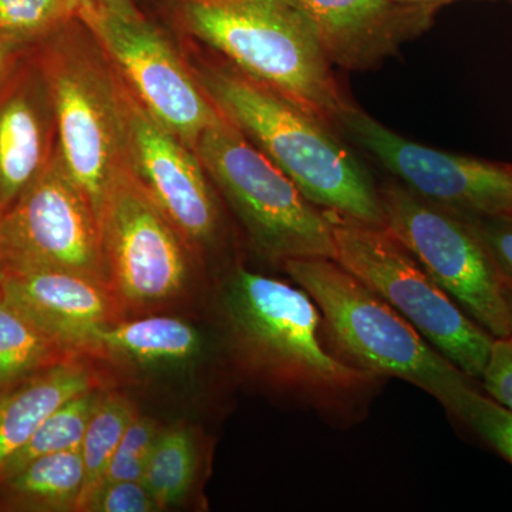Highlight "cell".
Here are the masks:
<instances>
[{
    "instance_id": "obj_1",
    "label": "cell",
    "mask_w": 512,
    "mask_h": 512,
    "mask_svg": "<svg viewBox=\"0 0 512 512\" xmlns=\"http://www.w3.org/2000/svg\"><path fill=\"white\" fill-rule=\"evenodd\" d=\"M225 343L238 369L329 416H352L383 377L328 348L318 306L302 288L235 268L222 284Z\"/></svg>"
},
{
    "instance_id": "obj_2",
    "label": "cell",
    "mask_w": 512,
    "mask_h": 512,
    "mask_svg": "<svg viewBox=\"0 0 512 512\" xmlns=\"http://www.w3.org/2000/svg\"><path fill=\"white\" fill-rule=\"evenodd\" d=\"M218 110L325 212L384 227L379 187L335 128L228 66L198 76Z\"/></svg>"
},
{
    "instance_id": "obj_3",
    "label": "cell",
    "mask_w": 512,
    "mask_h": 512,
    "mask_svg": "<svg viewBox=\"0 0 512 512\" xmlns=\"http://www.w3.org/2000/svg\"><path fill=\"white\" fill-rule=\"evenodd\" d=\"M286 274L308 293L339 355L380 377H399L457 420L478 392L471 377L431 346L402 313L333 259H291Z\"/></svg>"
},
{
    "instance_id": "obj_4",
    "label": "cell",
    "mask_w": 512,
    "mask_h": 512,
    "mask_svg": "<svg viewBox=\"0 0 512 512\" xmlns=\"http://www.w3.org/2000/svg\"><path fill=\"white\" fill-rule=\"evenodd\" d=\"M185 28L229 64L338 128L350 101L305 16L289 0H181Z\"/></svg>"
},
{
    "instance_id": "obj_5",
    "label": "cell",
    "mask_w": 512,
    "mask_h": 512,
    "mask_svg": "<svg viewBox=\"0 0 512 512\" xmlns=\"http://www.w3.org/2000/svg\"><path fill=\"white\" fill-rule=\"evenodd\" d=\"M42 42L37 59L52 94L57 150L99 217L110 185L130 168L124 83L80 16Z\"/></svg>"
},
{
    "instance_id": "obj_6",
    "label": "cell",
    "mask_w": 512,
    "mask_h": 512,
    "mask_svg": "<svg viewBox=\"0 0 512 512\" xmlns=\"http://www.w3.org/2000/svg\"><path fill=\"white\" fill-rule=\"evenodd\" d=\"M194 151L262 258L279 265L291 259L335 261L328 212L306 200L227 117L202 134Z\"/></svg>"
},
{
    "instance_id": "obj_7",
    "label": "cell",
    "mask_w": 512,
    "mask_h": 512,
    "mask_svg": "<svg viewBox=\"0 0 512 512\" xmlns=\"http://www.w3.org/2000/svg\"><path fill=\"white\" fill-rule=\"evenodd\" d=\"M330 215L335 261L419 330L471 379H481L494 338L470 318L386 227Z\"/></svg>"
},
{
    "instance_id": "obj_8",
    "label": "cell",
    "mask_w": 512,
    "mask_h": 512,
    "mask_svg": "<svg viewBox=\"0 0 512 512\" xmlns=\"http://www.w3.org/2000/svg\"><path fill=\"white\" fill-rule=\"evenodd\" d=\"M97 220L109 291L123 319L158 313L184 295L192 248L130 168L110 185Z\"/></svg>"
},
{
    "instance_id": "obj_9",
    "label": "cell",
    "mask_w": 512,
    "mask_h": 512,
    "mask_svg": "<svg viewBox=\"0 0 512 512\" xmlns=\"http://www.w3.org/2000/svg\"><path fill=\"white\" fill-rule=\"evenodd\" d=\"M379 192L384 227L481 328L511 336L500 271L470 224L402 183L387 181Z\"/></svg>"
},
{
    "instance_id": "obj_10",
    "label": "cell",
    "mask_w": 512,
    "mask_h": 512,
    "mask_svg": "<svg viewBox=\"0 0 512 512\" xmlns=\"http://www.w3.org/2000/svg\"><path fill=\"white\" fill-rule=\"evenodd\" d=\"M0 249L5 272H70L109 289L99 220L59 150L0 215Z\"/></svg>"
},
{
    "instance_id": "obj_11",
    "label": "cell",
    "mask_w": 512,
    "mask_h": 512,
    "mask_svg": "<svg viewBox=\"0 0 512 512\" xmlns=\"http://www.w3.org/2000/svg\"><path fill=\"white\" fill-rule=\"evenodd\" d=\"M338 128L424 200L461 217H512V164L414 143L355 104Z\"/></svg>"
},
{
    "instance_id": "obj_12",
    "label": "cell",
    "mask_w": 512,
    "mask_h": 512,
    "mask_svg": "<svg viewBox=\"0 0 512 512\" xmlns=\"http://www.w3.org/2000/svg\"><path fill=\"white\" fill-rule=\"evenodd\" d=\"M80 18L93 30L130 92L192 150L208 128L224 119L200 79L192 76L167 37L140 10L84 12Z\"/></svg>"
},
{
    "instance_id": "obj_13",
    "label": "cell",
    "mask_w": 512,
    "mask_h": 512,
    "mask_svg": "<svg viewBox=\"0 0 512 512\" xmlns=\"http://www.w3.org/2000/svg\"><path fill=\"white\" fill-rule=\"evenodd\" d=\"M124 104L131 173L191 248L214 244L221 212L200 158L148 113L126 83Z\"/></svg>"
},
{
    "instance_id": "obj_14",
    "label": "cell",
    "mask_w": 512,
    "mask_h": 512,
    "mask_svg": "<svg viewBox=\"0 0 512 512\" xmlns=\"http://www.w3.org/2000/svg\"><path fill=\"white\" fill-rule=\"evenodd\" d=\"M333 66L369 72L433 28L440 6L399 0H289Z\"/></svg>"
},
{
    "instance_id": "obj_15",
    "label": "cell",
    "mask_w": 512,
    "mask_h": 512,
    "mask_svg": "<svg viewBox=\"0 0 512 512\" xmlns=\"http://www.w3.org/2000/svg\"><path fill=\"white\" fill-rule=\"evenodd\" d=\"M57 151L55 109L39 59L16 60L0 84V215L45 171Z\"/></svg>"
},
{
    "instance_id": "obj_16",
    "label": "cell",
    "mask_w": 512,
    "mask_h": 512,
    "mask_svg": "<svg viewBox=\"0 0 512 512\" xmlns=\"http://www.w3.org/2000/svg\"><path fill=\"white\" fill-rule=\"evenodd\" d=\"M0 291L36 328L74 356H87L94 330L123 319L106 286L70 272H5Z\"/></svg>"
},
{
    "instance_id": "obj_17",
    "label": "cell",
    "mask_w": 512,
    "mask_h": 512,
    "mask_svg": "<svg viewBox=\"0 0 512 512\" xmlns=\"http://www.w3.org/2000/svg\"><path fill=\"white\" fill-rule=\"evenodd\" d=\"M90 359L70 357L0 393V471L63 403L107 386Z\"/></svg>"
},
{
    "instance_id": "obj_18",
    "label": "cell",
    "mask_w": 512,
    "mask_h": 512,
    "mask_svg": "<svg viewBox=\"0 0 512 512\" xmlns=\"http://www.w3.org/2000/svg\"><path fill=\"white\" fill-rule=\"evenodd\" d=\"M204 343L200 330L175 316L120 319L94 330L87 356L121 366L173 367L197 359Z\"/></svg>"
},
{
    "instance_id": "obj_19",
    "label": "cell",
    "mask_w": 512,
    "mask_h": 512,
    "mask_svg": "<svg viewBox=\"0 0 512 512\" xmlns=\"http://www.w3.org/2000/svg\"><path fill=\"white\" fill-rule=\"evenodd\" d=\"M83 485L84 466L80 450L47 454L0 480V510L77 511Z\"/></svg>"
},
{
    "instance_id": "obj_20",
    "label": "cell",
    "mask_w": 512,
    "mask_h": 512,
    "mask_svg": "<svg viewBox=\"0 0 512 512\" xmlns=\"http://www.w3.org/2000/svg\"><path fill=\"white\" fill-rule=\"evenodd\" d=\"M73 356L36 328L0 291V393Z\"/></svg>"
},
{
    "instance_id": "obj_21",
    "label": "cell",
    "mask_w": 512,
    "mask_h": 512,
    "mask_svg": "<svg viewBox=\"0 0 512 512\" xmlns=\"http://www.w3.org/2000/svg\"><path fill=\"white\" fill-rule=\"evenodd\" d=\"M200 468V448L190 427L161 429L148 457L143 483L161 510L183 504L195 484Z\"/></svg>"
},
{
    "instance_id": "obj_22",
    "label": "cell",
    "mask_w": 512,
    "mask_h": 512,
    "mask_svg": "<svg viewBox=\"0 0 512 512\" xmlns=\"http://www.w3.org/2000/svg\"><path fill=\"white\" fill-rule=\"evenodd\" d=\"M138 416L136 404L116 390L104 389L90 417L80 454L83 458L84 485L79 510L97 490L124 433Z\"/></svg>"
},
{
    "instance_id": "obj_23",
    "label": "cell",
    "mask_w": 512,
    "mask_h": 512,
    "mask_svg": "<svg viewBox=\"0 0 512 512\" xmlns=\"http://www.w3.org/2000/svg\"><path fill=\"white\" fill-rule=\"evenodd\" d=\"M104 389L107 387H97V389L77 394L50 414L33 434L32 439L2 468L0 480L12 476L35 458L63 453V451L80 450L87 424L99 404Z\"/></svg>"
},
{
    "instance_id": "obj_24",
    "label": "cell",
    "mask_w": 512,
    "mask_h": 512,
    "mask_svg": "<svg viewBox=\"0 0 512 512\" xmlns=\"http://www.w3.org/2000/svg\"><path fill=\"white\" fill-rule=\"evenodd\" d=\"M79 16L77 0H0V37L18 46L42 42Z\"/></svg>"
},
{
    "instance_id": "obj_25",
    "label": "cell",
    "mask_w": 512,
    "mask_h": 512,
    "mask_svg": "<svg viewBox=\"0 0 512 512\" xmlns=\"http://www.w3.org/2000/svg\"><path fill=\"white\" fill-rule=\"evenodd\" d=\"M161 429L153 417L138 414L124 433L100 485L111 481H143L148 457Z\"/></svg>"
},
{
    "instance_id": "obj_26",
    "label": "cell",
    "mask_w": 512,
    "mask_h": 512,
    "mask_svg": "<svg viewBox=\"0 0 512 512\" xmlns=\"http://www.w3.org/2000/svg\"><path fill=\"white\" fill-rule=\"evenodd\" d=\"M461 423L512 464V412L487 394L474 393Z\"/></svg>"
},
{
    "instance_id": "obj_27",
    "label": "cell",
    "mask_w": 512,
    "mask_h": 512,
    "mask_svg": "<svg viewBox=\"0 0 512 512\" xmlns=\"http://www.w3.org/2000/svg\"><path fill=\"white\" fill-rule=\"evenodd\" d=\"M156 498L141 480L101 484L80 512H157Z\"/></svg>"
},
{
    "instance_id": "obj_28",
    "label": "cell",
    "mask_w": 512,
    "mask_h": 512,
    "mask_svg": "<svg viewBox=\"0 0 512 512\" xmlns=\"http://www.w3.org/2000/svg\"><path fill=\"white\" fill-rule=\"evenodd\" d=\"M481 382L487 396L512 412V335L494 338Z\"/></svg>"
},
{
    "instance_id": "obj_29",
    "label": "cell",
    "mask_w": 512,
    "mask_h": 512,
    "mask_svg": "<svg viewBox=\"0 0 512 512\" xmlns=\"http://www.w3.org/2000/svg\"><path fill=\"white\" fill-rule=\"evenodd\" d=\"M503 274L512 278V217H463Z\"/></svg>"
},
{
    "instance_id": "obj_30",
    "label": "cell",
    "mask_w": 512,
    "mask_h": 512,
    "mask_svg": "<svg viewBox=\"0 0 512 512\" xmlns=\"http://www.w3.org/2000/svg\"><path fill=\"white\" fill-rule=\"evenodd\" d=\"M80 5V13L84 12H114L134 13L138 12L134 0H77Z\"/></svg>"
},
{
    "instance_id": "obj_31",
    "label": "cell",
    "mask_w": 512,
    "mask_h": 512,
    "mask_svg": "<svg viewBox=\"0 0 512 512\" xmlns=\"http://www.w3.org/2000/svg\"><path fill=\"white\" fill-rule=\"evenodd\" d=\"M20 47L22 46L0 37V84L6 79L16 60L19 59Z\"/></svg>"
},
{
    "instance_id": "obj_32",
    "label": "cell",
    "mask_w": 512,
    "mask_h": 512,
    "mask_svg": "<svg viewBox=\"0 0 512 512\" xmlns=\"http://www.w3.org/2000/svg\"><path fill=\"white\" fill-rule=\"evenodd\" d=\"M500 271V269H498ZM501 291H503L505 305H507L508 320L512 332V278L500 271Z\"/></svg>"
},
{
    "instance_id": "obj_33",
    "label": "cell",
    "mask_w": 512,
    "mask_h": 512,
    "mask_svg": "<svg viewBox=\"0 0 512 512\" xmlns=\"http://www.w3.org/2000/svg\"><path fill=\"white\" fill-rule=\"evenodd\" d=\"M399 2L419 3V5H437L441 8V6L447 5V3L457 2V0H399ZM488 2H505L512 5V0H488Z\"/></svg>"
},
{
    "instance_id": "obj_34",
    "label": "cell",
    "mask_w": 512,
    "mask_h": 512,
    "mask_svg": "<svg viewBox=\"0 0 512 512\" xmlns=\"http://www.w3.org/2000/svg\"><path fill=\"white\" fill-rule=\"evenodd\" d=\"M3 275H5V268H3L2 249H0V282H2Z\"/></svg>"
}]
</instances>
